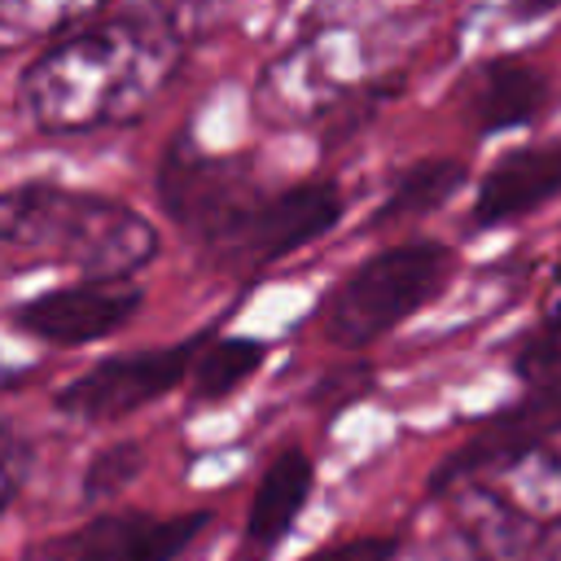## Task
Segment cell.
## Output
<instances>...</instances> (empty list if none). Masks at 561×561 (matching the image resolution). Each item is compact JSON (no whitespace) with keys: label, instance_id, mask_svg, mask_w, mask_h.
I'll return each instance as SVG.
<instances>
[{"label":"cell","instance_id":"cell-1","mask_svg":"<svg viewBox=\"0 0 561 561\" xmlns=\"http://www.w3.org/2000/svg\"><path fill=\"white\" fill-rule=\"evenodd\" d=\"M184 57L175 18L158 9L96 18L57 39L22 70L18 101L44 136L131 127L149 114Z\"/></svg>","mask_w":561,"mask_h":561},{"label":"cell","instance_id":"cell-2","mask_svg":"<svg viewBox=\"0 0 561 561\" xmlns=\"http://www.w3.org/2000/svg\"><path fill=\"white\" fill-rule=\"evenodd\" d=\"M434 530L421 561H557L561 438L430 486Z\"/></svg>","mask_w":561,"mask_h":561},{"label":"cell","instance_id":"cell-3","mask_svg":"<svg viewBox=\"0 0 561 561\" xmlns=\"http://www.w3.org/2000/svg\"><path fill=\"white\" fill-rule=\"evenodd\" d=\"M0 254L83 276H136L158 254V228L127 202L48 180L0 188Z\"/></svg>","mask_w":561,"mask_h":561},{"label":"cell","instance_id":"cell-4","mask_svg":"<svg viewBox=\"0 0 561 561\" xmlns=\"http://www.w3.org/2000/svg\"><path fill=\"white\" fill-rule=\"evenodd\" d=\"M456 272V254L443 241H399L364 259L324 302V337L333 346H368L394 324L430 307Z\"/></svg>","mask_w":561,"mask_h":561},{"label":"cell","instance_id":"cell-5","mask_svg":"<svg viewBox=\"0 0 561 561\" xmlns=\"http://www.w3.org/2000/svg\"><path fill=\"white\" fill-rule=\"evenodd\" d=\"M346 215V193L333 180H307L289 188H259L202 250L228 272H263L285 254L320 241Z\"/></svg>","mask_w":561,"mask_h":561},{"label":"cell","instance_id":"cell-6","mask_svg":"<svg viewBox=\"0 0 561 561\" xmlns=\"http://www.w3.org/2000/svg\"><path fill=\"white\" fill-rule=\"evenodd\" d=\"M158 202L162 210L197 241L206 245L263 184L254 175V162L245 153H206L188 136H180L162 162H158Z\"/></svg>","mask_w":561,"mask_h":561},{"label":"cell","instance_id":"cell-7","mask_svg":"<svg viewBox=\"0 0 561 561\" xmlns=\"http://www.w3.org/2000/svg\"><path fill=\"white\" fill-rule=\"evenodd\" d=\"M351 57L342 53V35H311L276 53L254 79V114L267 127H311L324 123L351 92Z\"/></svg>","mask_w":561,"mask_h":561},{"label":"cell","instance_id":"cell-8","mask_svg":"<svg viewBox=\"0 0 561 561\" xmlns=\"http://www.w3.org/2000/svg\"><path fill=\"white\" fill-rule=\"evenodd\" d=\"M193 355H197L193 342L145 346V351L110 355V359L92 364L88 373H79L75 381H66L53 394V408L66 412V416H75V421H88V425L123 421V416L158 403L175 386H184Z\"/></svg>","mask_w":561,"mask_h":561},{"label":"cell","instance_id":"cell-9","mask_svg":"<svg viewBox=\"0 0 561 561\" xmlns=\"http://www.w3.org/2000/svg\"><path fill=\"white\" fill-rule=\"evenodd\" d=\"M215 517L206 508L197 513H145V508H123V513H96L79 530L48 539L35 561H175L193 548V539L210 526Z\"/></svg>","mask_w":561,"mask_h":561},{"label":"cell","instance_id":"cell-10","mask_svg":"<svg viewBox=\"0 0 561 561\" xmlns=\"http://www.w3.org/2000/svg\"><path fill=\"white\" fill-rule=\"evenodd\" d=\"M140 298L145 294L140 285H131V276H83L75 285H57L26 298L13 311V324L48 346H88L131 324Z\"/></svg>","mask_w":561,"mask_h":561},{"label":"cell","instance_id":"cell-11","mask_svg":"<svg viewBox=\"0 0 561 561\" xmlns=\"http://www.w3.org/2000/svg\"><path fill=\"white\" fill-rule=\"evenodd\" d=\"M557 197H561V140L522 145L482 175L469 210V228L486 232V228L513 224Z\"/></svg>","mask_w":561,"mask_h":561},{"label":"cell","instance_id":"cell-12","mask_svg":"<svg viewBox=\"0 0 561 561\" xmlns=\"http://www.w3.org/2000/svg\"><path fill=\"white\" fill-rule=\"evenodd\" d=\"M552 438H561V386H557V390H535L530 399H522V403L495 412L491 421H482V425L469 434V443H465L460 451H451V456L434 469L430 486L451 482V478H465V473H473V469H486V465H495V460H508V456L530 451V447L552 443Z\"/></svg>","mask_w":561,"mask_h":561},{"label":"cell","instance_id":"cell-13","mask_svg":"<svg viewBox=\"0 0 561 561\" xmlns=\"http://www.w3.org/2000/svg\"><path fill=\"white\" fill-rule=\"evenodd\" d=\"M552 101V83L530 61H491L482 66L473 92H469V127L478 136H500L513 127L535 123Z\"/></svg>","mask_w":561,"mask_h":561},{"label":"cell","instance_id":"cell-14","mask_svg":"<svg viewBox=\"0 0 561 561\" xmlns=\"http://www.w3.org/2000/svg\"><path fill=\"white\" fill-rule=\"evenodd\" d=\"M311 486H316V465H311V456L298 451V447L280 451V456L263 469V478H259V486H254V495H250V513H245V548H250L254 557L276 552V543H280V539L294 530V522L302 517V508H307V500H311Z\"/></svg>","mask_w":561,"mask_h":561},{"label":"cell","instance_id":"cell-15","mask_svg":"<svg viewBox=\"0 0 561 561\" xmlns=\"http://www.w3.org/2000/svg\"><path fill=\"white\" fill-rule=\"evenodd\" d=\"M469 180V167L460 158H421L412 162L386 193L381 210L373 215V224H403V219H421L430 210H438L443 202H451V193H460V184Z\"/></svg>","mask_w":561,"mask_h":561},{"label":"cell","instance_id":"cell-16","mask_svg":"<svg viewBox=\"0 0 561 561\" xmlns=\"http://www.w3.org/2000/svg\"><path fill=\"white\" fill-rule=\"evenodd\" d=\"M263 359H267V342L263 337H219L202 355H193L188 390H193L197 403L228 399L232 390H241L263 368Z\"/></svg>","mask_w":561,"mask_h":561},{"label":"cell","instance_id":"cell-17","mask_svg":"<svg viewBox=\"0 0 561 561\" xmlns=\"http://www.w3.org/2000/svg\"><path fill=\"white\" fill-rule=\"evenodd\" d=\"M105 0H0V48H26L57 39L83 22Z\"/></svg>","mask_w":561,"mask_h":561},{"label":"cell","instance_id":"cell-18","mask_svg":"<svg viewBox=\"0 0 561 561\" xmlns=\"http://www.w3.org/2000/svg\"><path fill=\"white\" fill-rule=\"evenodd\" d=\"M513 368L530 390H557L561 386V259H557L539 324L513 351Z\"/></svg>","mask_w":561,"mask_h":561},{"label":"cell","instance_id":"cell-19","mask_svg":"<svg viewBox=\"0 0 561 561\" xmlns=\"http://www.w3.org/2000/svg\"><path fill=\"white\" fill-rule=\"evenodd\" d=\"M145 469V447L123 438V443H110L88 469H83V500L88 504H105L114 500L127 482H136V473Z\"/></svg>","mask_w":561,"mask_h":561},{"label":"cell","instance_id":"cell-20","mask_svg":"<svg viewBox=\"0 0 561 561\" xmlns=\"http://www.w3.org/2000/svg\"><path fill=\"white\" fill-rule=\"evenodd\" d=\"M399 539L390 535H359V539H342V543H324L316 552H307L302 561H394Z\"/></svg>","mask_w":561,"mask_h":561},{"label":"cell","instance_id":"cell-21","mask_svg":"<svg viewBox=\"0 0 561 561\" xmlns=\"http://www.w3.org/2000/svg\"><path fill=\"white\" fill-rule=\"evenodd\" d=\"M18 482H22V447L9 430H0V513H4L9 495L18 491Z\"/></svg>","mask_w":561,"mask_h":561},{"label":"cell","instance_id":"cell-22","mask_svg":"<svg viewBox=\"0 0 561 561\" xmlns=\"http://www.w3.org/2000/svg\"><path fill=\"white\" fill-rule=\"evenodd\" d=\"M561 0H504V18L508 22H535V18H548Z\"/></svg>","mask_w":561,"mask_h":561}]
</instances>
